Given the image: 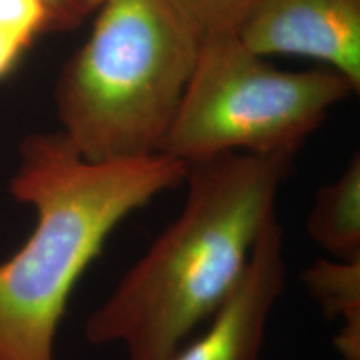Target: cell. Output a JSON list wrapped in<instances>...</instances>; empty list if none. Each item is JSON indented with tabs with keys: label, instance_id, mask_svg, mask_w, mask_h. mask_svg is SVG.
<instances>
[{
	"label": "cell",
	"instance_id": "8fae6325",
	"mask_svg": "<svg viewBox=\"0 0 360 360\" xmlns=\"http://www.w3.org/2000/svg\"><path fill=\"white\" fill-rule=\"evenodd\" d=\"M52 22V32L75 29L90 13L85 0H44Z\"/></svg>",
	"mask_w": 360,
	"mask_h": 360
},
{
	"label": "cell",
	"instance_id": "7a4b0ae2",
	"mask_svg": "<svg viewBox=\"0 0 360 360\" xmlns=\"http://www.w3.org/2000/svg\"><path fill=\"white\" fill-rule=\"evenodd\" d=\"M184 175L186 164L164 154L92 162L60 132L27 135L8 192L32 207L35 227L0 264V360H56L80 278L115 229Z\"/></svg>",
	"mask_w": 360,
	"mask_h": 360
},
{
	"label": "cell",
	"instance_id": "3957f363",
	"mask_svg": "<svg viewBox=\"0 0 360 360\" xmlns=\"http://www.w3.org/2000/svg\"><path fill=\"white\" fill-rule=\"evenodd\" d=\"M94 12L58 75V132L92 162L159 154L202 40L169 0H101Z\"/></svg>",
	"mask_w": 360,
	"mask_h": 360
},
{
	"label": "cell",
	"instance_id": "ba28073f",
	"mask_svg": "<svg viewBox=\"0 0 360 360\" xmlns=\"http://www.w3.org/2000/svg\"><path fill=\"white\" fill-rule=\"evenodd\" d=\"M302 282L327 317L340 322L334 337L340 359L360 360V260H315Z\"/></svg>",
	"mask_w": 360,
	"mask_h": 360
},
{
	"label": "cell",
	"instance_id": "30bf717a",
	"mask_svg": "<svg viewBox=\"0 0 360 360\" xmlns=\"http://www.w3.org/2000/svg\"><path fill=\"white\" fill-rule=\"evenodd\" d=\"M0 27L34 44L39 35L52 32L44 0H0Z\"/></svg>",
	"mask_w": 360,
	"mask_h": 360
},
{
	"label": "cell",
	"instance_id": "6da1fadb",
	"mask_svg": "<svg viewBox=\"0 0 360 360\" xmlns=\"http://www.w3.org/2000/svg\"><path fill=\"white\" fill-rule=\"evenodd\" d=\"M290 165L242 152L186 164L182 212L89 315L85 339L127 360L172 357L244 274Z\"/></svg>",
	"mask_w": 360,
	"mask_h": 360
},
{
	"label": "cell",
	"instance_id": "5b68a950",
	"mask_svg": "<svg viewBox=\"0 0 360 360\" xmlns=\"http://www.w3.org/2000/svg\"><path fill=\"white\" fill-rule=\"evenodd\" d=\"M233 34L260 57L312 58L360 92V0H254Z\"/></svg>",
	"mask_w": 360,
	"mask_h": 360
},
{
	"label": "cell",
	"instance_id": "277c9868",
	"mask_svg": "<svg viewBox=\"0 0 360 360\" xmlns=\"http://www.w3.org/2000/svg\"><path fill=\"white\" fill-rule=\"evenodd\" d=\"M327 67L281 70L237 35L202 39L186 96L159 154L191 164L220 154L292 157L352 96Z\"/></svg>",
	"mask_w": 360,
	"mask_h": 360
},
{
	"label": "cell",
	"instance_id": "7c38bea8",
	"mask_svg": "<svg viewBox=\"0 0 360 360\" xmlns=\"http://www.w3.org/2000/svg\"><path fill=\"white\" fill-rule=\"evenodd\" d=\"M30 45L32 44H29L17 34L0 27V80L12 74L13 69L20 64L24 53L30 49Z\"/></svg>",
	"mask_w": 360,
	"mask_h": 360
},
{
	"label": "cell",
	"instance_id": "8992f818",
	"mask_svg": "<svg viewBox=\"0 0 360 360\" xmlns=\"http://www.w3.org/2000/svg\"><path fill=\"white\" fill-rule=\"evenodd\" d=\"M285 281L283 232L274 217L255 242L244 274L207 321L204 334L184 342L169 360H257Z\"/></svg>",
	"mask_w": 360,
	"mask_h": 360
},
{
	"label": "cell",
	"instance_id": "9c48e42d",
	"mask_svg": "<svg viewBox=\"0 0 360 360\" xmlns=\"http://www.w3.org/2000/svg\"><path fill=\"white\" fill-rule=\"evenodd\" d=\"M200 40L236 32L254 0H169Z\"/></svg>",
	"mask_w": 360,
	"mask_h": 360
},
{
	"label": "cell",
	"instance_id": "4fadbf2b",
	"mask_svg": "<svg viewBox=\"0 0 360 360\" xmlns=\"http://www.w3.org/2000/svg\"><path fill=\"white\" fill-rule=\"evenodd\" d=\"M85 4H87V6H89L90 12H94V11H96V7L98 6V4H101V0H85Z\"/></svg>",
	"mask_w": 360,
	"mask_h": 360
},
{
	"label": "cell",
	"instance_id": "52a82bcc",
	"mask_svg": "<svg viewBox=\"0 0 360 360\" xmlns=\"http://www.w3.org/2000/svg\"><path fill=\"white\" fill-rule=\"evenodd\" d=\"M307 233L330 259L360 260V157L340 177L319 188L307 217Z\"/></svg>",
	"mask_w": 360,
	"mask_h": 360
}]
</instances>
